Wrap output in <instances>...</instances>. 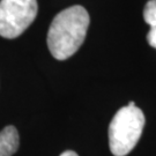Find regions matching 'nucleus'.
<instances>
[{
	"label": "nucleus",
	"mask_w": 156,
	"mask_h": 156,
	"mask_svg": "<svg viewBox=\"0 0 156 156\" xmlns=\"http://www.w3.org/2000/svg\"><path fill=\"white\" fill-rule=\"evenodd\" d=\"M60 156H79V155L73 151H64Z\"/></svg>",
	"instance_id": "obj_6"
},
{
	"label": "nucleus",
	"mask_w": 156,
	"mask_h": 156,
	"mask_svg": "<svg viewBox=\"0 0 156 156\" xmlns=\"http://www.w3.org/2000/svg\"><path fill=\"white\" fill-rule=\"evenodd\" d=\"M145 22L151 27L147 41L151 48L156 49V0H149L144 8Z\"/></svg>",
	"instance_id": "obj_5"
},
{
	"label": "nucleus",
	"mask_w": 156,
	"mask_h": 156,
	"mask_svg": "<svg viewBox=\"0 0 156 156\" xmlns=\"http://www.w3.org/2000/svg\"><path fill=\"white\" fill-rule=\"evenodd\" d=\"M20 138L14 126H6L0 132V156H12L19 149Z\"/></svg>",
	"instance_id": "obj_4"
},
{
	"label": "nucleus",
	"mask_w": 156,
	"mask_h": 156,
	"mask_svg": "<svg viewBox=\"0 0 156 156\" xmlns=\"http://www.w3.org/2000/svg\"><path fill=\"white\" fill-rule=\"evenodd\" d=\"M37 0H0V36L16 38L37 16Z\"/></svg>",
	"instance_id": "obj_3"
},
{
	"label": "nucleus",
	"mask_w": 156,
	"mask_h": 156,
	"mask_svg": "<svg viewBox=\"0 0 156 156\" xmlns=\"http://www.w3.org/2000/svg\"><path fill=\"white\" fill-rule=\"evenodd\" d=\"M90 17L82 6L68 7L58 13L48 33V48L58 60L72 57L82 45Z\"/></svg>",
	"instance_id": "obj_1"
},
{
	"label": "nucleus",
	"mask_w": 156,
	"mask_h": 156,
	"mask_svg": "<svg viewBox=\"0 0 156 156\" xmlns=\"http://www.w3.org/2000/svg\"><path fill=\"white\" fill-rule=\"evenodd\" d=\"M145 126V115L134 102L119 109L109 126V146L115 156H126L138 144Z\"/></svg>",
	"instance_id": "obj_2"
}]
</instances>
